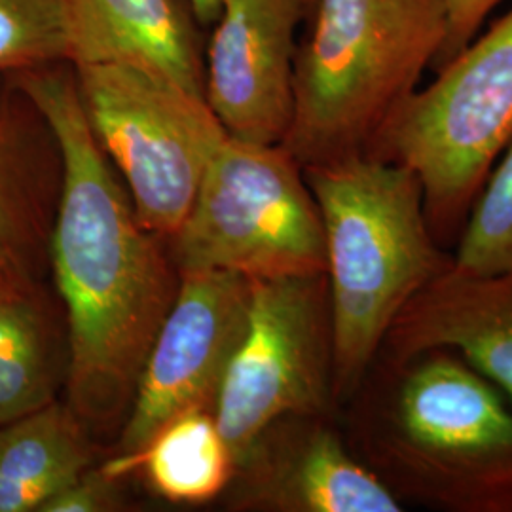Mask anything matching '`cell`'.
<instances>
[{
  "label": "cell",
  "instance_id": "cell-1",
  "mask_svg": "<svg viewBox=\"0 0 512 512\" xmlns=\"http://www.w3.org/2000/svg\"><path fill=\"white\" fill-rule=\"evenodd\" d=\"M54 135L61 186L50 236L67 310L69 406L86 429L126 421L179 279L93 133L69 61L14 73Z\"/></svg>",
  "mask_w": 512,
  "mask_h": 512
},
{
  "label": "cell",
  "instance_id": "cell-2",
  "mask_svg": "<svg viewBox=\"0 0 512 512\" xmlns=\"http://www.w3.org/2000/svg\"><path fill=\"white\" fill-rule=\"evenodd\" d=\"M351 399L353 452L403 503L512 512V412L459 353H380Z\"/></svg>",
  "mask_w": 512,
  "mask_h": 512
},
{
  "label": "cell",
  "instance_id": "cell-3",
  "mask_svg": "<svg viewBox=\"0 0 512 512\" xmlns=\"http://www.w3.org/2000/svg\"><path fill=\"white\" fill-rule=\"evenodd\" d=\"M327 251L334 399L365 380L404 308L454 264L429 226L406 165L353 156L304 167Z\"/></svg>",
  "mask_w": 512,
  "mask_h": 512
},
{
  "label": "cell",
  "instance_id": "cell-4",
  "mask_svg": "<svg viewBox=\"0 0 512 512\" xmlns=\"http://www.w3.org/2000/svg\"><path fill=\"white\" fill-rule=\"evenodd\" d=\"M308 16L281 145L302 167L366 156L431 71L448 0H315Z\"/></svg>",
  "mask_w": 512,
  "mask_h": 512
},
{
  "label": "cell",
  "instance_id": "cell-5",
  "mask_svg": "<svg viewBox=\"0 0 512 512\" xmlns=\"http://www.w3.org/2000/svg\"><path fill=\"white\" fill-rule=\"evenodd\" d=\"M404 103L366 156L406 165L433 236L458 243L480 188L512 139V10Z\"/></svg>",
  "mask_w": 512,
  "mask_h": 512
},
{
  "label": "cell",
  "instance_id": "cell-6",
  "mask_svg": "<svg viewBox=\"0 0 512 512\" xmlns=\"http://www.w3.org/2000/svg\"><path fill=\"white\" fill-rule=\"evenodd\" d=\"M179 274H325V232L300 162L283 145L226 137L171 238Z\"/></svg>",
  "mask_w": 512,
  "mask_h": 512
},
{
  "label": "cell",
  "instance_id": "cell-7",
  "mask_svg": "<svg viewBox=\"0 0 512 512\" xmlns=\"http://www.w3.org/2000/svg\"><path fill=\"white\" fill-rule=\"evenodd\" d=\"M93 133L158 238L181 228L203 173L228 133L205 97L128 63L73 65Z\"/></svg>",
  "mask_w": 512,
  "mask_h": 512
},
{
  "label": "cell",
  "instance_id": "cell-8",
  "mask_svg": "<svg viewBox=\"0 0 512 512\" xmlns=\"http://www.w3.org/2000/svg\"><path fill=\"white\" fill-rule=\"evenodd\" d=\"M334 404L327 275L251 279L247 329L213 410L234 463H249L275 423Z\"/></svg>",
  "mask_w": 512,
  "mask_h": 512
},
{
  "label": "cell",
  "instance_id": "cell-9",
  "mask_svg": "<svg viewBox=\"0 0 512 512\" xmlns=\"http://www.w3.org/2000/svg\"><path fill=\"white\" fill-rule=\"evenodd\" d=\"M141 370L118 458L139 454L160 427L190 408L215 404L220 382L249 319L251 279L188 272Z\"/></svg>",
  "mask_w": 512,
  "mask_h": 512
},
{
  "label": "cell",
  "instance_id": "cell-10",
  "mask_svg": "<svg viewBox=\"0 0 512 512\" xmlns=\"http://www.w3.org/2000/svg\"><path fill=\"white\" fill-rule=\"evenodd\" d=\"M306 0H222L203 69V95L239 141L281 145L294 112L296 29Z\"/></svg>",
  "mask_w": 512,
  "mask_h": 512
},
{
  "label": "cell",
  "instance_id": "cell-11",
  "mask_svg": "<svg viewBox=\"0 0 512 512\" xmlns=\"http://www.w3.org/2000/svg\"><path fill=\"white\" fill-rule=\"evenodd\" d=\"M258 499L287 512H403L404 503L330 425L329 414L291 416L253 458Z\"/></svg>",
  "mask_w": 512,
  "mask_h": 512
},
{
  "label": "cell",
  "instance_id": "cell-12",
  "mask_svg": "<svg viewBox=\"0 0 512 512\" xmlns=\"http://www.w3.org/2000/svg\"><path fill=\"white\" fill-rule=\"evenodd\" d=\"M61 186L54 135L12 74H0V268L35 287Z\"/></svg>",
  "mask_w": 512,
  "mask_h": 512
},
{
  "label": "cell",
  "instance_id": "cell-13",
  "mask_svg": "<svg viewBox=\"0 0 512 512\" xmlns=\"http://www.w3.org/2000/svg\"><path fill=\"white\" fill-rule=\"evenodd\" d=\"M452 349L512 399V270L448 272L399 315L380 353Z\"/></svg>",
  "mask_w": 512,
  "mask_h": 512
},
{
  "label": "cell",
  "instance_id": "cell-14",
  "mask_svg": "<svg viewBox=\"0 0 512 512\" xmlns=\"http://www.w3.org/2000/svg\"><path fill=\"white\" fill-rule=\"evenodd\" d=\"M196 23L181 0H69V63L137 65L205 97Z\"/></svg>",
  "mask_w": 512,
  "mask_h": 512
},
{
  "label": "cell",
  "instance_id": "cell-15",
  "mask_svg": "<svg viewBox=\"0 0 512 512\" xmlns=\"http://www.w3.org/2000/svg\"><path fill=\"white\" fill-rule=\"evenodd\" d=\"M92 465L84 421L50 401L0 425V512H40Z\"/></svg>",
  "mask_w": 512,
  "mask_h": 512
},
{
  "label": "cell",
  "instance_id": "cell-16",
  "mask_svg": "<svg viewBox=\"0 0 512 512\" xmlns=\"http://www.w3.org/2000/svg\"><path fill=\"white\" fill-rule=\"evenodd\" d=\"M232 452L209 408H190L167 421L133 458H114L103 471L116 480L143 467L152 488L184 505L211 501L226 486Z\"/></svg>",
  "mask_w": 512,
  "mask_h": 512
},
{
  "label": "cell",
  "instance_id": "cell-17",
  "mask_svg": "<svg viewBox=\"0 0 512 512\" xmlns=\"http://www.w3.org/2000/svg\"><path fill=\"white\" fill-rule=\"evenodd\" d=\"M55 353L52 325L25 287L0 296V425L54 401Z\"/></svg>",
  "mask_w": 512,
  "mask_h": 512
},
{
  "label": "cell",
  "instance_id": "cell-18",
  "mask_svg": "<svg viewBox=\"0 0 512 512\" xmlns=\"http://www.w3.org/2000/svg\"><path fill=\"white\" fill-rule=\"evenodd\" d=\"M492 167L463 226L452 272L494 275L512 270V139Z\"/></svg>",
  "mask_w": 512,
  "mask_h": 512
},
{
  "label": "cell",
  "instance_id": "cell-19",
  "mask_svg": "<svg viewBox=\"0 0 512 512\" xmlns=\"http://www.w3.org/2000/svg\"><path fill=\"white\" fill-rule=\"evenodd\" d=\"M69 57V0H0V74Z\"/></svg>",
  "mask_w": 512,
  "mask_h": 512
},
{
  "label": "cell",
  "instance_id": "cell-20",
  "mask_svg": "<svg viewBox=\"0 0 512 512\" xmlns=\"http://www.w3.org/2000/svg\"><path fill=\"white\" fill-rule=\"evenodd\" d=\"M118 505L120 492L116 478L103 469H86L73 484L52 497L40 512H107L118 509Z\"/></svg>",
  "mask_w": 512,
  "mask_h": 512
},
{
  "label": "cell",
  "instance_id": "cell-21",
  "mask_svg": "<svg viewBox=\"0 0 512 512\" xmlns=\"http://www.w3.org/2000/svg\"><path fill=\"white\" fill-rule=\"evenodd\" d=\"M501 0H448L446 35L431 71L437 73L476 37L484 19Z\"/></svg>",
  "mask_w": 512,
  "mask_h": 512
},
{
  "label": "cell",
  "instance_id": "cell-22",
  "mask_svg": "<svg viewBox=\"0 0 512 512\" xmlns=\"http://www.w3.org/2000/svg\"><path fill=\"white\" fill-rule=\"evenodd\" d=\"M198 23L213 25L219 18L222 0H186Z\"/></svg>",
  "mask_w": 512,
  "mask_h": 512
},
{
  "label": "cell",
  "instance_id": "cell-23",
  "mask_svg": "<svg viewBox=\"0 0 512 512\" xmlns=\"http://www.w3.org/2000/svg\"><path fill=\"white\" fill-rule=\"evenodd\" d=\"M25 287H27V285L19 283L12 275L6 274V272L0 268V296H2V294L12 293V291H16V289H25Z\"/></svg>",
  "mask_w": 512,
  "mask_h": 512
},
{
  "label": "cell",
  "instance_id": "cell-24",
  "mask_svg": "<svg viewBox=\"0 0 512 512\" xmlns=\"http://www.w3.org/2000/svg\"><path fill=\"white\" fill-rule=\"evenodd\" d=\"M313 2H315V0H306V4H308V6H310V10H311V6H313Z\"/></svg>",
  "mask_w": 512,
  "mask_h": 512
}]
</instances>
